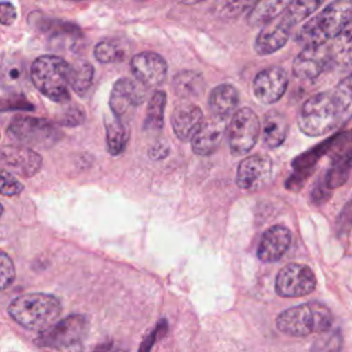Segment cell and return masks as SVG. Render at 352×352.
Listing matches in <instances>:
<instances>
[{
	"instance_id": "7",
	"label": "cell",
	"mask_w": 352,
	"mask_h": 352,
	"mask_svg": "<svg viewBox=\"0 0 352 352\" xmlns=\"http://www.w3.org/2000/svg\"><path fill=\"white\" fill-rule=\"evenodd\" d=\"M8 135L14 140L22 143V146L40 148L54 146L60 138L59 131L50 121L29 116H18L12 118L8 125Z\"/></svg>"
},
{
	"instance_id": "14",
	"label": "cell",
	"mask_w": 352,
	"mask_h": 352,
	"mask_svg": "<svg viewBox=\"0 0 352 352\" xmlns=\"http://www.w3.org/2000/svg\"><path fill=\"white\" fill-rule=\"evenodd\" d=\"M287 84L286 72L279 66H271L257 73L253 80V92L260 103L271 104L283 96Z\"/></svg>"
},
{
	"instance_id": "21",
	"label": "cell",
	"mask_w": 352,
	"mask_h": 352,
	"mask_svg": "<svg viewBox=\"0 0 352 352\" xmlns=\"http://www.w3.org/2000/svg\"><path fill=\"white\" fill-rule=\"evenodd\" d=\"M239 103L238 89L231 84H220L214 87L209 95V109L212 116L227 120L236 111Z\"/></svg>"
},
{
	"instance_id": "19",
	"label": "cell",
	"mask_w": 352,
	"mask_h": 352,
	"mask_svg": "<svg viewBox=\"0 0 352 352\" xmlns=\"http://www.w3.org/2000/svg\"><path fill=\"white\" fill-rule=\"evenodd\" d=\"M204 124V113L194 103L183 102L172 114V128L180 140H190Z\"/></svg>"
},
{
	"instance_id": "31",
	"label": "cell",
	"mask_w": 352,
	"mask_h": 352,
	"mask_svg": "<svg viewBox=\"0 0 352 352\" xmlns=\"http://www.w3.org/2000/svg\"><path fill=\"white\" fill-rule=\"evenodd\" d=\"M322 6V1H312V0H300V1H290L289 7L280 15L282 19L292 28H294L298 22L304 21L308 15H311L316 8Z\"/></svg>"
},
{
	"instance_id": "9",
	"label": "cell",
	"mask_w": 352,
	"mask_h": 352,
	"mask_svg": "<svg viewBox=\"0 0 352 352\" xmlns=\"http://www.w3.org/2000/svg\"><path fill=\"white\" fill-rule=\"evenodd\" d=\"M316 287L314 271L300 263H290L280 268L275 279V290L280 297H302Z\"/></svg>"
},
{
	"instance_id": "38",
	"label": "cell",
	"mask_w": 352,
	"mask_h": 352,
	"mask_svg": "<svg viewBox=\"0 0 352 352\" xmlns=\"http://www.w3.org/2000/svg\"><path fill=\"white\" fill-rule=\"evenodd\" d=\"M168 155V147L166 144H162V143H157L154 144L151 148H150V157L154 158V160H160V158H164Z\"/></svg>"
},
{
	"instance_id": "13",
	"label": "cell",
	"mask_w": 352,
	"mask_h": 352,
	"mask_svg": "<svg viewBox=\"0 0 352 352\" xmlns=\"http://www.w3.org/2000/svg\"><path fill=\"white\" fill-rule=\"evenodd\" d=\"M331 147L334 154L324 183L327 188H337L346 182L352 169V131L337 135Z\"/></svg>"
},
{
	"instance_id": "11",
	"label": "cell",
	"mask_w": 352,
	"mask_h": 352,
	"mask_svg": "<svg viewBox=\"0 0 352 352\" xmlns=\"http://www.w3.org/2000/svg\"><path fill=\"white\" fill-rule=\"evenodd\" d=\"M333 72L326 44L304 48L293 62V73L304 81H314L322 74Z\"/></svg>"
},
{
	"instance_id": "33",
	"label": "cell",
	"mask_w": 352,
	"mask_h": 352,
	"mask_svg": "<svg viewBox=\"0 0 352 352\" xmlns=\"http://www.w3.org/2000/svg\"><path fill=\"white\" fill-rule=\"evenodd\" d=\"M84 120H85L84 110L77 104H72V106H67L60 113L58 122L66 126H74V125H80Z\"/></svg>"
},
{
	"instance_id": "26",
	"label": "cell",
	"mask_w": 352,
	"mask_h": 352,
	"mask_svg": "<svg viewBox=\"0 0 352 352\" xmlns=\"http://www.w3.org/2000/svg\"><path fill=\"white\" fill-rule=\"evenodd\" d=\"M129 139V129L122 120L114 117L106 121V146L111 155H120L124 153Z\"/></svg>"
},
{
	"instance_id": "25",
	"label": "cell",
	"mask_w": 352,
	"mask_h": 352,
	"mask_svg": "<svg viewBox=\"0 0 352 352\" xmlns=\"http://www.w3.org/2000/svg\"><path fill=\"white\" fill-rule=\"evenodd\" d=\"M290 1L285 0H271V1H260L254 3L250 8L248 21L252 26H267L276 16H280L285 10L289 7Z\"/></svg>"
},
{
	"instance_id": "4",
	"label": "cell",
	"mask_w": 352,
	"mask_h": 352,
	"mask_svg": "<svg viewBox=\"0 0 352 352\" xmlns=\"http://www.w3.org/2000/svg\"><path fill=\"white\" fill-rule=\"evenodd\" d=\"M298 128L307 136H323L344 124L331 91L309 96L298 113Z\"/></svg>"
},
{
	"instance_id": "39",
	"label": "cell",
	"mask_w": 352,
	"mask_h": 352,
	"mask_svg": "<svg viewBox=\"0 0 352 352\" xmlns=\"http://www.w3.org/2000/svg\"><path fill=\"white\" fill-rule=\"evenodd\" d=\"M107 349H109L107 345H100V346H98V348L95 349V352H107Z\"/></svg>"
},
{
	"instance_id": "28",
	"label": "cell",
	"mask_w": 352,
	"mask_h": 352,
	"mask_svg": "<svg viewBox=\"0 0 352 352\" xmlns=\"http://www.w3.org/2000/svg\"><path fill=\"white\" fill-rule=\"evenodd\" d=\"M165 104H166L165 92L155 91L148 102L147 111H146V118H144V124H143V129L146 132H157L162 128Z\"/></svg>"
},
{
	"instance_id": "2",
	"label": "cell",
	"mask_w": 352,
	"mask_h": 352,
	"mask_svg": "<svg viewBox=\"0 0 352 352\" xmlns=\"http://www.w3.org/2000/svg\"><path fill=\"white\" fill-rule=\"evenodd\" d=\"M62 314L58 297L47 293H26L15 297L8 305V315L22 327L45 331L56 324Z\"/></svg>"
},
{
	"instance_id": "24",
	"label": "cell",
	"mask_w": 352,
	"mask_h": 352,
	"mask_svg": "<svg viewBox=\"0 0 352 352\" xmlns=\"http://www.w3.org/2000/svg\"><path fill=\"white\" fill-rule=\"evenodd\" d=\"M173 92L182 99H192L205 91L204 77L192 70H183L175 74L172 80Z\"/></svg>"
},
{
	"instance_id": "30",
	"label": "cell",
	"mask_w": 352,
	"mask_h": 352,
	"mask_svg": "<svg viewBox=\"0 0 352 352\" xmlns=\"http://www.w3.org/2000/svg\"><path fill=\"white\" fill-rule=\"evenodd\" d=\"M338 110L341 113L342 121H348L352 118V72H349L336 88L331 91Z\"/></svg>"
},
{
	"instance_id": "6",
	"label": "cell",
	"mask_w": 352,
	"mask_h": 352,
	"mask_svg": "<svg viewBox=\"0 0 352 352\" xmlns=\"http://www.w3.org/2000/svg\"><path fill=\"white\" fill-rule=\"evenodd\" d=\"M88 329L84 315L73 314L40 333L36 344L51 352H82L81 340Z\"/></svg>"
},
{
	"instance_id": "8",
	"label": "cell",
	"mask_w": 352,
	"mask_h": 352,
	"mask_svg": "<svg viewBox=\"0 0 352 352\" xmlns=\"http://www.w3.org/2000/svg\"><path fill=\"white\" fill-rule=\"evenodd\" d=\"M228 146L232 154L249 153L260 135V120L250 107L238 109L228 122Z\"/></svg>"
},
{
	"instance_id": "40",
	"label": "cell",
	"mask_w": 352,
	"mask_h": 352,
	"mask_svg": "<svg viewBox=\"0 0 352 352\" xmlns=\"http://www.w3.org/2000/svg\"><path fill=\"white\" fill-rule=\"evenodd\" d=\"M114 352H126V351H124V349H117V351H114Z\"/></svg>"
},
{
	"instance_id": "12",
	"label": "cell",
	"mask_w": 352,
	"mask_h": 352,
	"mask_svg": "<svg viewBox=\"0 0 352 352\" xmlns=\"http://www.w3.org/2000/svg\"><path fill=\"white\" fill-rule=\"evenodd\" d=\"M272 161L263 154L249 155L239 162L236 170V184L246 191L263 188L271 179Z\"/></svg>"
},
{
	"instance_id": "22",
	"label": "cell",
	"mask_w": 352,
	"mask_h": 352,
	"mask_svg": "<svg viewBox=\"0 0 352 352\" xmlns=\"http://www.w3.org/2000/svg\"><path fill=\"white\" fill-rule=\"evenodd\" d=\"M263 140L267 147H279L289 132V122L285 114L278 110H270L263 121Z\"/></svg>"
},
{
	"instance_id": "37",
	"label": "cell",
	"mask_w": 352,
	"mask_h": 352,
	"mask_svg": "<svg viewBox=\"0 0 352 352\" xmlns=\"http://www.w3.org/2000/svg\"><path fill=\"white\" fill-rule=\"evenodd\" d=\"M16 18V11H15V7L8 3V1H3L0 4V21L4 26H8L11 25Z\"/></svg>"
},
{
	"instance_id": "34",
	"label": "cell",
	"mask_w": 352,
	"mask_h": 352,
	"mask_svg": "<svg viewBox=\"0 0 352 352\" xmlns=\"http://www.w3.org/2000/svg\"><path fill=\"white\" fill-rule=\"evenodd\" d=\"M22 183L7 169H1V194L3 195H18L22 192Z\"/></svg>"
},
{
	"instance_id": "29",
	"label": "cell",
	"mask_w": 352,
	"mask_h": 352,
	"mask_svg": "<svg viewBox=\"0 0 352 352\" xmlns=\"http://www.w3.org/2000/svg\"><path fill=\"white\" fill-rule=\"evenodd\" d=\"M128 48L126 45L117 38H104L100 40L95 48L94 55L102 63H114L124 60L126 56Z\"/></svg>"
},
{
	"instance_id": "18",
	"label": "cell",
	"mask_w": 352,
	"mask_h": 352,
	"mask_svg": "<svg viewBox=\"0 0 352 352\" xmlns=\"http://www.w3.org/2000/svg\"><path fill=\"white\" fill-rule=\"evenodd\" d=\"M292 243V232L282 224L268 228L258 243L257 257L264 263H274L283 257Z\"/></svg>"
},
{
	"instance_id": "27",
	"label": "cell",
	"mask_w": 352,
	"mask_h": 352,
	"mask_svg": "<svg viewBox=\"0 0 352 352\" xmlns=\"http://www.w3.org/2000/svg\"><path fill=\"white\" fill-rule=\"evenodd\" d=\"M94 82V67L89 62L78 59L70 63L69 84L78 95H85Z\"/></svg>"
},
{
	"instance_id": "15",
	"label": "cell",
	"mask_w": 352,
	"mask_h": 352,
	"mask_svg": "<svg viewBox=\"0 0 352 352\" xmlns=\"http://www.w3.org/2000/svg\"><path fill=\"white\" fill-rule=\"evenodd\" d=\"M1 164L4 165L3 169L8 168L11 173L32 177L40 170L43 160L41 155L30 147L8 144L1 148Z\"/></svg>"
},
{
	"instance_id": "20",
	"label": "cell",
	"mask_w": 352,
	"mask_h": 352,
	"mask_svg": "<svg viewBox=\"0 0 352 352\" xmlns=\"http://www.w3.org/2000/svg\"><path fill=\"white\" fill-rule=\"evenodd\" d=\"M292 26H289L282 16L276 22H271L264 26L256 37L254 50L258 55H270L280 50L290 37Z\"/></svg>"
},
{
	"instance_id": "5",
	"label": "cell",
	"mask_w": 352,
	"mask_h": 352,
	"mask_svg": "<svg viewBox=\"0 0 352 352\" xmlns=\"http://www.w3.org/2000/svg\"><path fill=\"white\" fill-rule=\"evenodd\" d=\"M69 67L70 63L60 56L41 55L34 59L30 77L44 96L56 103H66L70 99Z\"/></svg>"
},
{
	"instance_id": "17",
	"label": "cell",
	"mask_w": 352,
	"mask_h": 352,
	"mask_svg": "<svg viewBox=\"0 0 352 352\" xmlns=\"http://www.w3.org/2000/svg\"><path fill=\"white\" fill-rule=\"evenodd\" d=\"M227 120L212 116L205 120L195 136L191 139L192 151L198 155H210L221 144L224 135L227 133Z\"/></svg>"
},
{
	"instance_id": "3",
	"label": "cell",
	"mask_w": 352,
	"mask_h": 352,
	"mask_svg": "<svg viewBox=\"0 0 352 352\" xmlns=\"http://www.w3.org/2000/svg\"><path fill=\"white\" fill-rule=\"evenodd\" d=\"M331 324L333 315L330 309L318 301L287 308L276 318L278 330L294 337H305L314 333L322 334L330 330Z\"/></svg>"
},
{
	"instance_id": "16",
	"label": "cell",
	"mask_w": 352,
	"mask_h": 352,
	"mask_svg": "<svg viewBox=\"0 0 352 352\" xmlns=\"http://www.w3.org/2000/svg\"><path fill=\"white\" fill-rule=\"evenodd\" d=\"M131 69L135 80L144 87H158L165 80L168 72L165 59L150 51L136 54L131 59Z\"/></svg>"
},
{
	"instance_id": "1",
	"label": "cell",
	"mask_w": 352,
	"mask_h": 352,
	"mask_svg": "<svg viewBox=\"0 0 352 352\" xmlns=\"http://www.w3.org/2000/svg\"><path fill=\"white\" fill-rule=\"evenodd\" d=\"M352 22V1H334L308 19L297 32L294 40L300 45L314 47L324 44L344 30Z\"/></svg>"
},
{
	"instance_id": "32",
	"label": "cell",
	"mask_w": 352,
	"mask_h": 352,
	"mask_svg": "<svg viewBox=\"0 0 352 352\" xmlns=\"http://www.w3.org/2000/svg\"><path fill=\"white\" fill-rule=\"evenodd\" d=\"M342 346V337L338 330H327L312 344L311 352H340Z\"/></svg>"
},
{
	"instance_id": "36",
	"label": "cell",
	"mask_w": 352,
	"mask_h": 352,
	"mask_svg": "<svg viewBox=\"0 0 352 352\" xmlns=\"http://www.w3.org/2000/svg\"><path fill=\"white\" fill-rule=\"evenodd\" d=\"M254 6V3H250V1H232V3H217L214 7H216V11L219 15L221 16H235L238 14H241L239 11L234 10V8H252Z\"/></svg>"
},
{
	"instance_id": "10",
	"label": "cell",
	"mask_w": 352,
	"mask_h": 352,
	"mask_svg": "<svg viewBox=\"0 0 352 352\" xmlns=\"http://www.w3.org/2000/svg\"><path fill=\"white\" fill-rule=\"evenodd\" d=\"M144 98L146 87L143 84H140L138 80L121 77L113 85L109 104L114 117L122 120V117L140 106Z\"/></svg>"
},
{
	"instance_id": "23",
	"label": "cell",
	"mask_w": 352,
	"mask_h": 352,
	"mask_svg": "<svg viewBox=\"0 0 352 352\" xmlns=\"http://www.w3.org/2000/svg\"><path fill=\"white\" fill-rule=\"evenodd\" d=\"M333 70H342L352 65V28L344 30L336 38L324 43Z\"/></svg>"
},
{
	"instance_id": "35",
	"label": "cell",
	"mask_w": 352,
	"mask_h": 352,
	"mask_svg": "<svg viewBox=\"0 0 352 352\" xmlns=\"http://www.w3.org/2000/svg\"><path fill=\"white\" fill-rule=\"evenodd\" d=\"M0 274H1V289H7L15 279V268L6 252H1V258H0Z\"/></svg>"
}]
</instances>
